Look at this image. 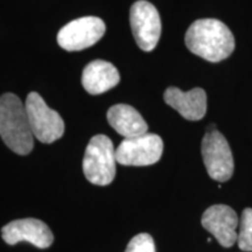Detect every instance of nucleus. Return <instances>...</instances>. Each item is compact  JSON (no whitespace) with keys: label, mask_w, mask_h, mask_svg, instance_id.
Returning <instances> with one entry per match:
<instances>
[{"label":"nucleus","mask_w":252,"mask_h":252,"mask_svg":"<svg viewBox=\"0 0 252 252\" xmlns=\"http://www.w3.org/2000/svg\"><path fill=\"white\" fill-rule=\"evenodd\" d=\"M187 48L209 62H220L235 50V37L225 24L217 19L194 21L185 36Z\"/></svg>","instance_id":"f257e3e1"},{"label":"nucleus","mask_w":252,"mask_h":252,"mask_svg":"<svg viewBox=\"0 0 252 252\" xmlns=\"http://www.w3.org/2000/svg\"><path fill=\"white\" fill-rule=\"evenodd\" d=\"M0 137L9 150L20 156H27L34 147L26 108L14 94L0 97Z\"/></svg>","instance_id":"f03ea898"},{"label":"nucleus","mask_w":252,"mask_h":252,"mask_svg":"<svg viewBox=\"0 0 252 252\" xmlns=\"http://www.w3.org/2000/svg\"><path fill=\"white\" fill-rule=\"evenodd\" d=\"M116 150L109 137L97 134L91 138L83 158L87 180L96 186H108L116 176Z\"/></svg>","instance_id":"7ed1b4c3"},{"label":"nucleus","mask_w":252,"mask_h":252,"mask_svg":"<svg viewBox=\"0 0 252 252\" xmlns=\"http://www.w3.org/2000/svg\"><path fill=\"white\" fill-rule=\"evenodd\" d=\"M201 152L208 174L213 180L225 182L234 174V157L225 137L215 128H210L202 139Z\"/></svg>","instance_id":"20e7f679"},{"label":"nucleus","mask_w":252,"mask_h":252,"mask_svg":"<svg viewBox=\"0 0 252 252\" xmlns=\"http://www.w3.org/2000/svg\"><path fill=\"white\" fill-rule=\"evenodd\" d=\"M33 135L43 144L54 143L64 133V123L37 93L28 94L25 103Z\"/></svg>","instance_id":"39448f33"},{"label":"nucleus","mask_w":252,"mask_h":252,"mask_svg":"<svg viewBox=\"0 0 252 252\" xmlns=\"http://www.w3.org/2000/svg\"><path fill=\"white\" fill-rule=\"evenodd\" d=\"M163 143L158 134L145 133L125 138L116 150V159L123 166H150L162 156Z\"/></svg>","instance_id":"423d86ee"},{"label":"nucleus","mask_w":252,"mask_h":252,"mask_svg":"<svg viewBox=\"0 0 252 252\" xmlns=\"http://www.w3.org/2000/svg\"><path fill=\"white\" fill-rule=\"evenodd\" d=\"M130 24L139 48L152 52L161 35V20L156 6L146 0L135 1L130 9Z\"/></svg>","instance_id":"0eeeda50"},{"label":"nucleus","mask_w":252,"mask_h":252,"mask_svg":"<svg viewBox=\"0 0 252 252\" xmlns=\"http://www.w3.org/2000/svg\"><path fill=\"white\" fill-rule=\"evenodd\" d=\"M105 33V24L97 17H84L72 20L60 30L58 42L68 52H77L94 46Z\"/></svg>","instance_id":"6e6552de"},{"label":"nucleus","mask_w":252,"mask_h":252,"mask_svg":"<svg viewBox=\"0 0 252 252\" xmlns=\"http://www.w3.org/2000/svg\"><path fill=\"white\" fill-rule=\"evenodd\" d=\"M2 239L9 245L28 242L39 249H47L54 242L49 226L36 219L15 220L1 229Z\"/></svg>","instance_id":"1a4fd4ad"},{"label":"nucleus","mask_w":252,"mask_h":252,"mask_svg":"<svg viewBox=\"0 0 252 252\" xmlns=\"http://www.w3.org/2000/svg\"><path fill=\"white\" fill-rule=\"evenodd\" d=\"M201 223L222 247L230 248L237 243L239 220L231 207L225 204H215L209 207L203 213Z\"/></svg>","instance_id":"9d476101"},{"label":"nucleus","mask_w":252,"mask_h":252,"mask_svg":"<svg viewBox=\"0 0 252 252\" xmlns=\"http://www.w3.org/2000/svg\"><path fill=\"white\" fill-rule=\"evenodd\" d=\"M163 99L187 121H200L207 112V94L201 88L185 93L179 88L171 87L166 89Z\"/></svg>","instance_id":"9b49d317"},{"label":"nucleus","mask_w":252,"mask_h":252,"mask_svg":"<svg viewBox=\"0 0 252 252\" xmlns=\"http://www.w3.org/2000/svg\"><path fill=\"white\" fill-rule=\"evenodd\" d=\"M121 76L112 63L94 60L84 68L82 74V84L88 93L99 94L105 93L119 83Z\"/></svg>","instance_id":"f8f14e48"},{"label":"nucleus","mask_w":252,"mask_h":252,"mask_svg":"<svg viewBox=\"0 0 252 252\" xmlns=\"http://www.w3.org/2000/svg\"><path fill=\"white\" fill-rule=\"evenodd\" d=\"M106 117L109 124L125 138L139 137L147 133L149 130L143 116L127 104H117L111 106Z\"/></svg>","instance_id":"ddd939ff"},{"label":"nucleus","mask_w":252,"mask_h":252,"mask_svg":"<svg viewBox=\"0 0 252 252\" xmlns=\"http://www.w3.org/2000/svg\"><path fill=\"white\" fill-rule=\"evenodd\" d=\"M237 231V244L242 251L252 252V208L242 213Z\"/></svg>","instance_id":"4468645a"},{"label":"nucleus","mask_w":252,"mask_h":252,"mask_svg":"<svg viewBox=\"0 0 252 252\" xmlns=\"http://www.w3.org/2000/svg\"><path fill=\"white\" fill-rule=\"evenodd\" d=\"M125 252H157L154 239L149 234L134 236L127 244Z\"/></svg>","instance_id":"2eb2a0df"}]
</instances>
